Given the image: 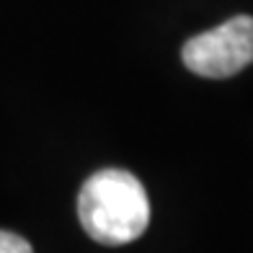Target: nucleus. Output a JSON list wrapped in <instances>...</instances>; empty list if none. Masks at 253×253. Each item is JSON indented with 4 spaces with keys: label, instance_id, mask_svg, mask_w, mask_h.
<instances>
[{
    "label": "nucleus",
    "instance_id": "obj_1",
    "mask_svg": "<svg viewBox=\"0 0 253 253\" xmlns=\"http://www.w3.org/2000/svg\"><path fill=\"white\" fill-rule=\"evenodd\" d=\"M78 217L83 230L101 246L137 240L150 222V199L140 178L122 168H103L80 189Z\"/></svg>",
    "mask_w": 253,
    "mask_h": 253
},
{
    "label": "nucleus",
    "instance_id": "obj_2",
    "mask_svg": "<svg viewBox=\"0 0 253 253\" xmlns=\"http://www.w3.org/2000/svg\"><path fill=\"white\" fill-rule=\"evenodd\" d=\"M181 60L194 75L233 78L253 62V18L233 16L217 29L191 37L181 49Z\"/></svg>",
    "mask_w": 253,
    "mask_h": 253
},
{
    "label": "nucleus",
    "instance_id": "obj_3",
    "mask_svg": "<svg viewBox=\"0 0 253 253\" xmlns=\"http://www.w3.org/2000/svg\"><path fill=\"white\" fill-rule=\"evenodd\" d=\"M0 253H34L29 240H24L16 233H8V230H0Z\"/></svg>",
    "mask_w": 253,
    "mask_h": 253
}]
</instances>
